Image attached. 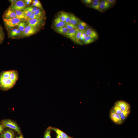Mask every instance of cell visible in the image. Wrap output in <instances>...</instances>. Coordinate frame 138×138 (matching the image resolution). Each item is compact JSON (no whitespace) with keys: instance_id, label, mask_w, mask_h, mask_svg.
Segmentation results:
<instances>
[{"instance_id":"6da1fadb","label":"cell","mask_w":138,"mask_h":138,"mask_svg":"<svg viewBox=\"0 0 138 138\" xmlns=\"http://www.w3.org/2000/svg\"><path fill=\"white\" fill-rule=\"evenodd\" d=\"M19 77L18 71L12 70L3 71L0 73V89L6 91L13 88Z\"/></svg>"},{"instance_id":"7a4b0ae2","label":"cell","mask_w":138,"mask_h":138,"mask_svg":"<svg viewBox=\"0 0 138 138\" xmlns=\"http://www.w3.org/2000/svg\"><path fill=\"white\" fill-rule=\"evenodd\" d=\"M22 20L17 18L3 19L5 25L7 29H11L18 26Z\"/></svg>"},{"instance_id":"3957f363","label":"cell","mask_w":138,"mask_h":138,"mask_svg":"<svg viewBox=\"0 0 138 138\" xmlns=\"http://www.w3.org/2000/svg\"><path fill=\"white\" fill-rule=\"evenodd\" d=\"M2 125L4 128H9L15 130L19 134H21L20 128L16 123L10 120H3L1 122Z\"/></svg>"},{"instance_id":"277c9868","label":"cell","mask_w":138,"mask_h":138,"mask_svg":"<svg viewBox=\"0 0 138 138\" xmlns=\"http://www.w3.org/2000/svg\"><path fill=\"white\" fill-rule=\"evenodd\" d=\"M44 18L27 20L28 25L34 27L39 28L42 26L44 22Z\"/></svg>"},{"instance_id":"5b68a950","label":"cell","mask_w":138,"mask_h":138,"mask_svg":"<svg viewBox=\"0 0 138 138\" xmlns=\"http://www.w3.org/2000/svg\"><path fill=\"white\" fill-rule=\"evenodd\" d=\"M26 6L24 1L19 0L12 4L10 7L13 10L22 11H23Z\"/></svg>"},{"instance_id":"8992f818","label":"cell","mask_w":138,"mask_h":138,"mask_svg":"<svg viewBox=\"0 0 138 138\" xmlns=\"http://www.w3.org/2000/svg\"><path fill=\"white\" fill-rule=\"evenodd\" d=\"M110 117L112 121L116 124L121 125L124 122L122 120L120 115L115 112L112 108L110 111Z\"/></svg>"},{"instance_id":"52a82bcc","label":"cell","mask_w":138,"mask_h":138,"mask_svg":"<svg viewBox=\"0 0 138 138\" xmlns=\"http://www.w3.org/2000/svg\"><path fill=\"white\" fill-rule=\"evenodd\" d=\"M114 105L119 107L122 112L131 111V106L128 102L124 100H118L115 103Z\"/></svg>"},{"instance_id":"ba28073f","label":"cell","mask_w":138,"mask_h":138,"mask_svg":"<svg viewBox=\"0 0 138 138\" xmlns=\"http://www.w3.org/2000/svg\"><path fill=\"white\" fill-rule=\"evenodd\" d=\"M39 29L29 25H27L26 26L24 31L22 33L23 36L28 37L33 35L38 31Z\"/></svg>"},{"instance_id":"9c48e42d","label":"cell","mask_w":138,"mask_h":138,"mask_svg":"<svg viewBox=\"0 0 138 138\" xmlns=\"http://www.w3.org/2000/svg\"><path fill=\"white\" fill-rule=\"evenodd\" d=\"M14 18H19V17L13 10L9 7L5 12L3 15V19H8Z\"/></svg>"},{"instance_id":"30bf717a","label":"cell","mask_w":138,"mask_h":138,"mask_svg":"<svg viewBox=\"0 0 138 138\" xmlns=\"http://www.w3.org/2000/svg\"><path fill=\"white\" fill-rule=\"evenodd\" d=\"M66 25V23L63 22L61 20L60 15L55 18L53 22V26L55 29L59 27L65 26Z\"/></svg>"},{"instance_id":"8fae6325","label":"cell","mask_w":138,"mask_h":138,"mask_svg":"<svg viewBox=\"0 0 138 138\" xmlns=\"http://www.w3.org/2000/svg\"><path fill=\"white\" fill-rule=\"evenodd\" d=\"M87 36L92 37L96 40L98 38V35L96 32L92 28H88L85 30Z\"/></svg>"},{"instance_id":"7c38bea8","label":"cell","mask_w":138,"mask_h":138,"mask_svg":"<svg viewBox=\"0 0 138 138\" xmlns=\"http://www.w3.org/2000/svg\"><path fill=\"white\" fill-rule=\"evenodd\" d=\"M112 5L106 0H104L100 2L99 4L100 8L103 11L108 9Z\"/></svg>"},{"instance_id":"4fadbf2b","label":"cell","mask_w":138,"mask_h":138,"mask_svg":"<svg viewBox=\"0 0 138 138\" xmlns=\"http://www.w3.org/2000/svg\"><path fill=\"white\" fill-rule=\"evenodd\" d=\"M78 30L76 29L69 30L65 36L73 41Z\"/></svg>"},{"instance_id":"5bb4252c","label":"cell","mask_w":138,"mask_h":138,"mask_svg":"<svg viewBox=\"0 0 138 138\" xmlns=\"http://www.w3.org/2000/svg\"><path fill=\"white\" fill-rule=\"evenodd\" d=\"M100 2L98 0H94L92 2V4L90 6V7L101 12H103V11L100 8L99 4Z\"/></svg>"},{"instance_id":"9a60e30c","label":"cell","mask_w":138,"mask_h":138,"mask_svg":"<svg viewBox=\"0 0 138 138\" xmlns=\"http://www.w3.org/2000/svg\"><path fill=\"white\" fill-rule=\"evenodd\" d=\"M78 30H83L88 28L89 26L86 23L82 21H80L76 25Z\"/></svg>"},{"instance_id":"2e32d148","label":"cell","mask_w":138,"mask_h":138,"mask_svg":"<svg viewBox=\"0 0 138 138\" xmlns=\"http://www.w3.org/2000/svg\"><path fill=\"white\" fill-rule=\"evenodd\" d=\"M14 136L13 132L10 130H7L1 135L3 138H14Z\"/></svg>"},{"instance_id":"e0dca14e","label":"cell","mask_w":138,"mask_h":138,"mask_svg":"<svg viewBox=\"0 0 138 138\" xmlns=\"http://www.w3.org/2000/svg\"><path fill=\"white\" fill-rule=\"evenodd\" d=\"M57 32L65 36L69 30L66 26L61 27L55 29Z\"/></svg>"},{"instance_id":"ac0fdd59","label":"cell","mask_w":138,"mask_h":138,"mask_svg":"<svg viewBox=\"0 0 138 138\" xmlns=\"http://www.w3.org/2000/svg\"><path fill=\"white\" fill-rule=\"evenodd\" d=\"M70 23L76 26L80 21V19L76 17L75 15L72 14H70Z\"/></svg>"},{"instance_id":"d6986e66","label":"cell","mask_w":138,"mask_h":138,"mask_svg":"<svg viewBox=\"0 0 138 138\" xmlns=\"http://www.w3.org/2000/svg\"><path fill=\"white\" fill-rule=\"evenodd\" d=\"M51 129L54 130L58 135H59L63 138H71L69 136L66 134L64 132L60 130L55 128H51Z\"/></svg>"},{"instance_id":"ffe728a7","label":"cell","mask_w":138,"mask_h":138,"mask_svg":"<svg viewBox=\"0 0 138 138\" xmlns=\"http://www.w3.org/2000/svg\"><path fill=\"white\" fill-rule=\"evenodd\" d=\"M83 30H78L73 41L77 44H80V40L82 35Z\"/></svg>"},{"instance_id":"44dd1931","label":"cell","mask_w":138,"mask_h":138,"mask_svg":"<svg viewBox=\"0 0 138 138\" xmlns=\"http://www.w3.org/2000/svg\"><path fill=\"white\" fill-rule=\"evenodd\" d=\"M22 33L21 31L18 28H15L11 30L10 36L11 37H14L20 35Z\"/></svg>"},{"instance_id":"7402d4cb","label":"cell","mask_w":138,"mask_h":138,"mask_svg":"<svg viewBox=\"0 0 138 138\" xmlns=\"http://www.w3.org/2000/svg\"><path fill=\"white\" fill-rule=\"evenodd\" d=\"M131 111L122 112L120 115L121 118L124 122L129 115Z\"/></svg>"},{"instance_id":"603a6c76","label":"cell","mask_w":138,"mask_h":138,"mask_svg":"<svg viewBox=\"0 0 138 138\" xmlns=\"http://www.w3.org/2000/svg\"><path fill=\"white\" fill-rule=\"evenodd\" d=\"M32 6L38 7V8H39L44 13H45L40 1L38 0H34L33 1L32 3Z\"/></svg>"},{"instance_id":"cb8c5ba5","label":"cell","mask_w":138,"mask_h":138,"mask_svg":"<svg viewBox=\"0 0 138 138\" xmlns=\"http://www.w3.org/2000/svg\"><path fill=\"white\" fill-rule=\"evenodd\" d=\"M96 40L94 38L89 36H87L84 41L83 44L85 45L90 44L94 42Z\"/></svg>"},{"instance_id":"d4e9b609","label":"cell","mask_w":138,"mask_h":138,"mask_svg":"<svg viewBox=\"0 0 138 138\" xmlns=\"http://www.w3.org/2000/svg\"><path fill=\"white\" fill-rule=\"evenodd\" d=\"M27 24V23L26 22H22L19 24L18 26V28L21 31L22 33L24 31L26 26Z\"/></svg>"},{"instance_id":"484cf974","label":"cell","mask_w":138,"mask_h":138,"mask_svg":"<svg viewBox=\"0 0 138 138\" xmlns=\"http://www.w3.org/2000/svg\"><path fill=\"white\" fill-rule=\"evenodd\" d=\"M45 13L41 9L38 8L34 13L36 16L40 18H44L45 16Z\"/></svg>"},{"instance_id":"4316f807","label":"cell","mask_w":138,"mask_h":138,"mask_svg":"<svg viewBox=\"0 0 138 138\" xmlns=\"http://www.w3.org/2000/svg\"><path fill=\"white\" fill-rule=\"evenodd\" d=\"M38 8L36 6H31L26 7L24 10L30 11L32 13H34Z\"/></svg>"},{"instance_id":"83f0119b","label":"cell","mask_w":138,"mask_h":138,"mask_svg":"<svg viewBox=\"0 0 138 138\" xmlns=\"http://www.w3.org/2000/svg\"><path fill=\"white\" fill-rule=\"evenodd\" d=\"M112 109L115 112L119 115L122 112L119 107L116 105H114Z\"/></svg>"},{"instance_id":"f1b7e54d","label":"cell","mask_w":138,"mask_h":138,"mask_svg":"<svg viewBox=\"0 0 138 138\" xmlns=\"http://www.w3.org/2000/svg\"><path fill=\"white\" fill-rule=\"evenodd\" d=\"M65 26L69 30L73 29H77L76 25L71 24L70 23L66 24Z\"/></svg>"},{"instance_id":"f546056e","label":"cell","mask_w":138,"mask_h":138,"mask_svg":"<svg viewBox=\"0 0 138 138\" xmlns=\"http://www.w3.org/2000/svg\"><path fill=\"white\" fill-rule=\"evenodd\" d=\"M50 128H48L46 131L44 135V138H51L50 135Z\"/></svg>"},{"instance_id":"4dcf8cb0","label":"cell","mask_w":138,"mask_h":138,"mask_svg":"<svg viewBox=\"0 0 138 138\" xmlns=\"http://www.w3.org/2000/svg\"><path fill=\"white\" fill-rule=\"evenodd\" d=\"M66 13L64 12L61 11L60 15L61 20L63 22H65Z\"/></svg>"},{"instance_id":"1f68e13d","label":"cell","mask_w":138,"mask_h":138,"mask_svg":"<svg viewBox=\"0 0 138 138\" xmlns=\"http://www.w3.org/2000/svg\"><path fill=\"white\" fill-rule=\"evenodd\" d=\"M23 11L25 13V20H26L32 14L31 12L25 10H24Z\"/></svg>"},{"instance_id":"d6a6232c","label":"cell","mask_w":138,"mask_h":138,"mask_svg":"<svg viewBox=\"0 0 138 138\" xmlns=\"http://www.w3.org/2000/svg\"><path fill=\"white\" fill-rule=\"evenodd\" d=\"M70 14L69 13H66L65 21V23H66V24L70 23Z\"/></svg>"},{"instance_id":"836d02e7","label":"cell","mask_w":138,"mask_h":138,"mask_svg":"<svg viewBox=\"0 0 138 138\" xmlns=\"http://www.w3.org/2000/svg\"><path fill=\"white\" fill-rule=\"evenodd\" d=\"M40 18H40L39 17L36 16V15H35L34 13H32V15H31L30 16L27 18L26 20L35 19Z\"/></svg>"},{"instance_id":"e575fe53","label":"cell","mask_w":138,"mask_h":138,"mask_svg":"<svg viewBox=\"0 0 138 138\" xmlns=\"http://www.w3.org/2000/svg\"><path fill=\"white\" fill-rule=\"evenodd\" d=\"M4 38V33H3L0 34V44L3 42Z\"/></svg>"},{"instance_id":"d590c367","label":"cell","mask_w":138,"mask_h":138,"mask_svg":"<svg viewBox=\"0 0 138 138\" xmlns=\"http://www.w3.org/2000/svg\"><path fill=\"white\" fill-rule=\"evenodd\" d=\"M82 1L86 4H89L91 3L93 1L92 0H84Z\"/></svg>"},{"instance_id":"8d00e7d4","label":"cell","mask_w":138,"mask_h":138,"mask_svg":"<svg viewBox=\"0 0 138 138\" xmlns=\"http://www.w3.org/2000/svg\"><path fill=\"white\" fill-rule=\"evenodd\" d=\"M106 0L112 5H115L116 3V1L115 0Z\"/></svg>"},{"instance_id":"74e56055","label":"cell","mask_w":138,"mask_h":138,"mask_svg":"<svg viewBox=\"0 0 138 138\" xmlns=\"http://www.w3.org/2000/svg\"><path fill=\"white\" fill-rule=\"evenodd\" d=\"M32 0H25L24 1L25 4L27 5L30 4L32 2Z\"/></svg>"},{"instance_id":"f35d334b","label":"cell","mask_w":138,"mask_h":138,"mask_svg":"<svg viewBox=\"0 0 138 138\" xmlns=\"http://www.w3.org/2000/svg\"><path fill=\"white\" fill-rule=\"evenodd\" d=\"M82 36L83 37L84 40H85L87 36L85 32V30H83Z\"/></svg>"},{"instance_id":"ab89813d","label":"cell","mask_w":138,"mask_h":138,"mask_svg":"<svg viewBox=\"0 0 138 138\" xmlns=\"http://www.w3.org/2000/svg\"><path fill=\"white\" fill-rule=\"evenodd\" d=\"M4 128V126L2 124H0V134L3 131Z\"/></svg>"},{"instance_id":"60d3db41","label":"cell","mask_w":138,"mask_h":138,"mask_svg":"<svg viewBox=\"0 0 138 138\" xmlns=\"http://www.w3.org/2000/svg\"><path fill=\"white\" fill-rule=\"evenodd\" d=\"M17 1V0H9V1L11 4H12L16 2Z\"/></svg>"},{"instance_id":"b9f144b4","label":"cell","mask_w":138,"mask_h":138,"mask_svg":"<svg viewBox=\"0 0 138 138\" xmlns=\"http://www.w3.org/2000/svg\"><path fill=\"white\" fill-rule=\"evenodd\" d=\"M3 33V29L0 26V34Z\"/></svg>"},{"instance_id":"7bdbcfd3","label":"cell","mask_w":138,"mask_h":138,"mask_svg":"<svg viewBox=\"0 0 138 138\" xmlns=\"http://www.w3.org/2000/svg\"><path fill=\"white\" fill-rule=\"evenodd\" d=\"M57 138H63L61 136L58 135L57 136Z\"/></svg>"},{"instance_id":"ee69618b","label":"cell","mask_w":138,"mask_h":138,"mask_svg":"<svg viewBox=\"0 0 138 138\" xmlns=\"http://www.w3.org/2000/svg\"><path fill=\"white\" fill-rule=\"evenodd\" d=\"M16 138H24V137L22 135H21L19 137H17Z\"/></svg>"},{"instance_id":"f6af8a7d","label":"cell","mask_w":138,"mask_h":138,"mask_svg":"<svg viewBox=\"0 0 138 138\" xmlns=\"http://www.w3.org/2000/svg\"></svg>"},{"instance_id":"bcb514c9","label":"cell","mask_w":138,"mask_h":138,"mask_svg":"<svg viewBox=\"0 0 138 138\" xmlns=\"http://www.w3.org/2000/svg\"></svg>"}]
</instances>
